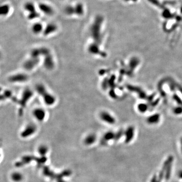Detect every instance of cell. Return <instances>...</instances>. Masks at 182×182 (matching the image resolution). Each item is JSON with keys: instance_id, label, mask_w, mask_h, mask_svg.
I'll return each mask as SVG.
<instances>
[{"instance_id": "24", "label": "cell", "mask_w": 182, "mask_h": 182, "mask_svg": "<svg viewBox=\"0 0 182 182\" xmlns=\"http://www.w3.org/2000/svg\"><path fill=\"white\" fill-rule=\"evenodd\" d=\"M71 174V172L69 170H65L63 171L61 174H57L56 177V180L57 182H65L62 179L63 177L68 176Z\"/></svg>"}, {"instance_id": "8", "label": "cell", "mask_w": 182, "mask_h": 182, "mask_svg": "<svg viewBox=\"0 0 182 182\" xmlns=\"http://www.w3.org/2000/svg\"><path fill=\"white\" fill-rule=\"evenodd\" d=\"M99 118L102 121L109 125H114L116 122L115 117L108 111H101L99 114Z\"/></svg>"}, {"instance_id": "6", "label": "cell", "mask_w": 182, "mask_h": 182, "mask_svg": "<svg viewBox=\"0 0 182 182\" xmlns=\"http://www.w3.org/2000/svg\"><path fill=\"white\" fill-rule=\"evenodd\" d=\"M50 51L48 48L45 47L37 48L32 49L31 53V57L36 58H40V57L47 55L50 54Z\"/></svg>"}, {"instance_id": "29", "label": "cell", "mask_w": 182, "mask_h": 182, "mask_svg": "<svg viewBox=\"0 0 182 182\" xmlns=\"http://www.w3.org/2000/svg\"><path fill=\"white\" fill-rule=\"evenodd\" d=\"M124 2L127 3H136L137 2L138 0H122Z\"/></svg>"}, {"instance_id": "17", "label": "cell", "mask_w": 182, "mask_h": 182, "mask_svg": "<svg viewBox=\"0 0 182 182\" xmlns=\"http://www.w3.org/2000/svg\"><path fill=\"white\" fill-rule=\"evenodd\" d=\"M33 95V92L31 89H27L24 91L21 96L20 102L22 106H25L27 103L30 100Z\"/></svg>"}, {"instance_id": "5", "label": "cell", "mask_w": 182, "mask_h": 182, "mask_svg": "<svg viewBox=\"0 0 182 182\" xmlns=\"http://www.w3.org/2000/svg\"><path fill=\"white\" fill-rule=\"evenodd\" d=\"M59 30V25L55 22H49L45 24V28L42 35L44 37H49L55 34Z\"/></svg>"}, {"instance_id": "18", "label": "cell", "mask_w": 182, "mask_h": 182, "mask_svg": "<svg viewBox=\"0 0 182 182\" xmlns=\"http://www.w3.org/2000/svg\"><path fill=\"white\" fill-rule=\"evenodd\" d=\"M44 67L48 70H52L55 66V62L53 57L51 53L44 57Z\"/></svg>"}, {"instance_id": "22", "label": "cell", "mask_w": 182, "mask_h": 182, "mask_svg": "<svg viewBox=\"0 0 182 182\" xmlns=\"http://www.w3.org/2000/svg\"><path fill=\"white\" fill-rule=\"evenodd\" d=\"M43 174L48 177L51 178V179H54L57 177V174H55L53 172L51 171L49 168L47 166H44V168H43Z\"/></svg>"}, {"instance_id": "28", "label": "cell", "mask_w": 182, "mask_h": 182, "mask_svg": "<svg viewBox=\"0 0 182 182\" xmlns=\"http://www.w3.org/2000/svg\"><path fill=\"white\" fill-rule=\"evenodd\" d=\"M182 109L181 108H180L179 107H177L175 109H174V113H175V114H180L182 112Z\"/></svg>"}, {"instance_id": "9", "label": "cell", "mask_w": 182, "mask_h": 182, "mask_svg": "<svg viewBox=\"0 0 182 182\" xmlns=\"http://www.w3.org/2000/svg\"><path fill=\"white\" fill-rule=\"evenodd\" d=\"M28 76L25 73H18L12 75L9 78L10 82L12 83H24L28 80Z\"/></svg>"}, {"instance_id": "12", "label": "cell", "mask_w": 182, "mask_h": 182, "mask_svg": "<svg viewBox=\"0 0 182 182\" xmlns=\"http://www.w3.org/2000/svg\"><path fill=\"white\" fill-rule=\"evenodd\" d=\"M40 58H36L30 57V58L26 60L24 63V68L27 71H32L39 64Z\"/></svg>"}, {"instance_id": "16", "label": "cell", "mask_w": 182, "mask_h": 182, "mask_svg": "<svg viewBox=\"0 0 182 182\" xmlns=\"http://www.w3.org/2000/svg\"><path fill=\"white\" fill-rule=\"evenodd\" d=\"M32 115L38 121L42 122L46 116V112L42 108H37L32 111Z\"/></svg>"}, {"instance_id": "3", "label": "cell", "mask_w": 182, "mask_h": 182, "mask_svg": "<svg viewBox=\"0 0 182 182\" xmlns=\"http://www.w3.org/2000/svg\"><path fill=\"white\" fill-rule=\"evenodd\" d=\"M22 10L25 14L26 19L32 22L40 20L42 16L38 10L37 3L31 0L26 1L24 3Z\"/></svg>"}, {"instance_id": "31", "label": "cell", "mask_w": 182, "mask_h": 182, "mask_svg": "<svg viewBox=\"0 0 182 182\" xmlns=\"http://www.w3.org/2000/svg\"><path fill=\"white\" fill-rule=\"evenodd\" d=\"M180 146H181V150L182 153V137L180 139Z\"/></svg>"}, {"instance_id": "13", "label": "cell", "mask_w": 182, "mask_h": 182, "mask_svg": "<svg viewBox=\"0 0 182 182\" xmlns=\"http://www.w3.org/2000/svg\"><path fill=\"white\" fill-rule=\"evenodd\" d=\"M40 96L42 97L44 103L47 106H53L56 103V99L55 97L52 94L50 93L49 91H48V90L45 91Z\"/></svg>"}, {"instance_id": "26", "label": "cell", "mask_w": 182, "mask_h": 182, "mask_svg": "<svg viewBox=\"0 0 182 182\" xmlns=\"http://www.w3.org/2000/svg\"><path fill=\"white\" fill-rule=\"evenodd\" d=\"M148 107H147V105L145 104H143V103H141L140 104L138 105V110L141 112H144L145 111L147 110Z\"/></svg>"}, {"instance_id": "21", "label": "cell", "mask_w": 182, "mask_h": 182, "mask_svg": "<svg viewBox=\"0 0 182 182\" xmlns=\"http://www.w3.org/2000/svg\"><path fill=\"white\" fill-rule=\"evenodd\" d=\"M160 119V116L159 114H152L148 117L147 119V122L149 125H156L158 124Z\"/></svg>"}, {"instance_id": "11", "label": "cell", "mask_w": 182, "mask_h": 182, "mask_svg": "<svg viewBox=\"0 0 182 182\" xmlns=\"http://www.w3.org/2000/svg\"><path fill=\"white\" fill-rule=\"evenodd\" d=\"M12 12V6L8 2L2 3L0 7V16L2 18H6Z\"/></svg>"}, {"instance_id": "14", "label": "cell", "mask_w": 182, "mask_h": 182, "mask_svg": "<svg viewBox=\"0 0 182 182\" xmlns=\"http://www.w3.org/2000/svg\"><path fill=\"white\" fill-rule=\"evenodd\" d=\"M100 46L101 45H100L99 44L92 42L87 47L88 52L90 54L93 55H102L103 53L100 49Z\"/></svg>"}, {"instance_id": "27", "label": "cell", "mask_w": 182, "mask_h": 182, "mask_svg": "<svg viewBox=\"0 0 182 182\" xmlns=\"http://www.w3.org/2000/svg\"><path fill=\"white\" fill-rule=\"evenodd\" d=\"M47 151V147L45 146H41L39 148V152L40 154L42 155V156H45Z\"/></svg>"}, {"instance_id": "23", "label": "cell", "mask_w": 182, "mask_h": 182, "mask_svg": "<svg viewBox=\"0 0 182 182\" xmlns=\"http://www.w3.org/2000/svg\"><path fill=\"white\" fill-rule=\"evenodd\" d=\"M96 140V136L95 134H91L89 135H87V136L86 137L85 140H84V142L85 143V144L89 145H91L92 144H93L95 142Z\"/></svg>"}, {"instance_id": "30", "label": "cell", "mask_w": 182, "mask_h": 182, "mask_svg": "<svg viewBox=\"0 0 182 182\" xmlns=\"http://www.w3.org/2000/svg\"><path fill=\"white\" fill-rule=\"evenodd\" d=\"M178 177L180 179H182V170H181L179 172H178Z\"/></svg>"}, {"instance_id": "1", "label": "cell", "mask_w": 182, "mask_h": 182, "mask_svg": "<svg viewBox=\"0 0 182 182\" xmlns=\"http://www.w3.org/2000/svg\"><path fill=\"white\" fill-rule=\"evenodd\" d=\"M105 23L104 16L97 14L92 19L89 27V33L93 42L101 45L104 39V27Z\"/></svg>"}, {"instance_id": "4", "label": "cell", "mask_w": 182, "mask_h": 182, "mask_svg": "<svg viewBox=\"0 0 182 182\" xmlns=\"http://www.w3.org/2000/svg\"><path fill=\"white\" fill-rule=\"evenodd\" d=\"M39 11L42 16L52 17L56 13L55 8L51 3L46 1H40L37 3Z\"/></svg>"}, {"instance_id": "15", "label": "cell", "mask_w": 182, "mask_h": 182, "mask_svg": "<svg viewBox=\"0 0 182 182\" xmlns=\"http://www.w3.org/2000/svg\"><path fill=\"white\" fill-rule=\"evenodd\" d=\"M37 131L36 126L32 123H30L27 125L24 131L21 132V136L24 138L30 137L33 135Z\"/></svg>"}, {"instance_id": "19", "label": "cell", "mask_w": 182, "mask_h": 182, "mask_svg": "<svg viewBox=\"0 0 182 182\" xmlns=\"http://www.w3.org/2000/svg\"><path fill=\"white\" fill-rule=\"evenodd\" d=\"M125 136V143H129L134 139L135 135V128L133 127H129L124 132Z\"/></svg>"}, {"instance_id": "25", "label": "cell", "mask_w": 182, "mask_h": 182, "mask_svg": "<svg viewBox=\"0 0 182 182\" xmlns=\"http://www.w3.org/2000/svg\"><path fill=\"white\" fill-rule=\"evenodd\" d=\"M12 179L15 182H20L22 180L23 176L19 173H14L12 174Z\"/></svg>"}, {"instance_id": "2", "label": "cell", "mask_w": 182, "mask_h": 182, "mask_svg": "<svg viewBox=\"0 0 182 182\" xmlns=\"http://www.w3.org/2000/svg\"><path fill=\"white\" fill-rule=\"evenodd\" d=\"M65 15L69 18H81L85 16L86 7L81 1H78L66 5L63 9Z\"/></svg>"}, {"instance_id": "32", "label": "cell", "mask_w": 182, "mask_h": 182, "mask_svg": "<svg viewBox=\"0 0 182 182\" xmlns=\"http://www.w3.org/2000/svg\"><path fill=\"white\" fill-rule=\"evenodd\" d=\"M60 1H65V0H60Z\"/></svg>"}, {"instance_id": "7", "label": "cell", "mask_w": 182, "mask_h": 182, "mask_svg": "<svg viewBox=\"0 0 182 182\" xmlns=\"http://www.w3.org/2000/svg\"><path fill=\"white\" fill-rule=\"evenodd\" d=\"M45 24L40 20L32 22L31 26V31L32 33L36 36L42 34L45 28Z\"/></svg>"}, {"instance_id": "10", "label": "cell", "mask_w": 182, "mask_h": 182, "mask_svg": "<svg viewBox=\"0 0 182 182\" xmlns=\"http://www.w3.org/2000/svg\"><path fill=\"white\" fill-rule=\"evenodd\" d=\"M174 161V157L173 156H169L166 161H165L161 169V171L159 172L158 175L156 174V182H161L163 178H165V175H166V168L168 166V165L169 164V163L172 161Z\"/></svg>"}, {"instance_id": "20", "label": "cell", "mask_w": 182, "mask_h": 182, "mask_svg": "<svg viewBox=\"0 0 182 182\" xmlns=\"http://www.w3.org/2000/svg\"><path fill=\"white\" fill-rule=\"evenodd\" d=\"M115 135L116 134L112 132H108L106 133H105L103 139L101 141V144L102 145H105L106 143L109 141H110L111 140H115Z\"/></svg>"}]
</instances>
